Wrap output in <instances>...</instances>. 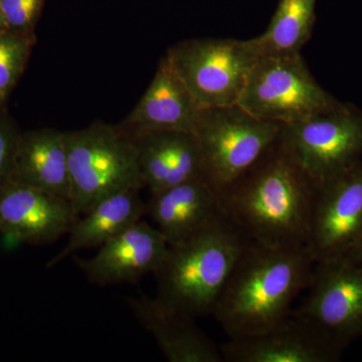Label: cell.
Wrapping results in <instances>:
<instances>
[{"label": "cell", "instance_id": "cell-16", "mask_svg": "<svg viewBox=\"0 0 362 362\" xmlns=\"http://www.w3.org/2000/svg\"><path fill=\"white\" fill-rule=\"evenodd\" d=\"M138 322L153 337L170 362H225L221 346L197 327L194 318L176 310L156 296L128 299Z\"/></svg>", "mask_w": 362, "mask_h": 362}, {"label": "cell", "instance_id": "cell-23", "mask_svg": "<svg viewBox=\"0 0 362 362\" xmlns=\"http://www.w3.org/2000/svg\"><path fill=\"white\" fill-rule=\"evenodd\" d=\"M21 134L7 119L0 118V190L11 181Z\"/></svg>", "mask_w": 362, "mask_h": 362}, {"label": "cell", "instance_id": "cell-18", "mask_svg": "<svg viewBox=\"0 0 362 362\" xmlns=\"http://www.w3.org/2000/svg\"><path fill=\"white\" fill-rule=\"evenodd\" d=\"M11 181L71 202L66 133L52 128L21 133Z\"/></svg>", "mask_w": 362, "mask_h": 362}, {"label": "cell", "instance_id": "cell-8", "mask_svg": "<svg viewBox=\"0 0 362 362\" xmlns=\"http://www.w3.org/2000/svg\"><path fill=\"white\" fill-rule=\"evenodd\" d=\"M281 142L318 188L362 160V115L338 102L283 126Z\"/></svg>", "mask_w": 362, "mask_h": 362}, {"label": "cell", "instance_id": "cell-12", "mask_svg": "<svg viewBox=\"0 0 362 362\" xmlns=\"http://www.w3.org/2000/svg\"><path fill=\"white\" fill-rule=\"evenodd\" d=\"M78 218L71 202L58 195L13 181L0 190V233L11 242L52 244Z\"/></svg>", "mask_w": 362, "mask_h": 362}, {"label": "cell", "instance_id": "cell-22", "mask_svg": "<svg viewBox=\"0 0 362 362\" xmlns=\"http://www.w3.org/2000/svg\"><path fill=\"white\" fill-rule=\"evenodd\" d=\"M44 0H1V13L6 30L33 37Z\"/></svg>", "mask_w": 362, "mask_h": 362}, {"label": "cell", "instance_id": "cell-6", "mask_svg": "<svg viewBox=\"0 0 362 362\" xmlns=\"http://www.w3.org/2000/svg\"><path fill=\"white\" fill-rule=\"evenodd\" d=\"M261 57L255 37L187 40L173 45L166 54L202 109L238 105Z\"/></svg>", "mask_w": 362, "mask_h": 362}, {"label": "cell", "instance_id": "cell-10", "mask_svg": "<svg viewBox=\"0 0 362 362\" xmlns=\"http://www.w3.org/2000/svg\"><path fill=\"white\" fill-rule=\"evenodd\" d=\"M362 235V160L317 188L307 250L314 263L346 256Z\"/></svg>", "mask_w": 362, "mask_h": 362}, {"label": "cell", "instance_id": "cell-19", "mask_svg": "<svg viewBox=\"0 0 362 362\" xmlns=\"http://www.w3.org/2000/svg\"><path fill=\"white\" fill-rule=\"evenodd\" d=\"M139 192L129 189L111 195L78 216L68 233L66 246L47 262V268L58 266L81 250L100 247L142 221L146 214V204Z\"/></svg>", "mask_w": 362, "mask_h": 362}, {"label": "cell", "instance_id": "cell-5", "mask_svg": "<svg viewBox=\"0 0 362 362\" xmlns=\"http://www.w3.org/2000/svg\"><path fill=\"white\" fill-rule=\"evenodd\" d=\"M283 125L262 120L239 105L204 109L194 135L204 176L218 194L243 177L280 140Z\"/></svg>", "mask_w": 362, "mask_h": 362}, {"label": "cell", "instance_id": "cell-13", "mask_svg": "<svg viewBox=\"0 0 362 362\" xmlns=\"http://www.w3.org/2000/svg\"><path fill=\"white\" fill-rule=\"evenodd\" d=\"M221 349L225 362H335L344 350L293 311L276 327L230 338Z\"/></svg>", "mask_w": 362, "mask_h": 362}, {"label": "cell", "instance_id": "cell-9", "mask_svg": "<svg viewBox=\"0 0 362 362\" xmlns=\"http://www.w3.org/2000/svg\"><path fill=\"white\" fill-rule=\"evenodd\" d=\"M307 290L293 313L342 349L362 338V264L344 259L315 264Z\"/></svg>", "mask_w": 362, "mask_h": 362}, {"label": "cell", "instance_id": "cell-25", "mask_svg": "<svg viewBox=\"0 0 362 362\" xmlns=\"http://www.w3.org/2000/svg\"><path fill=\"white\" fill-rule=\"evenodd\" d=\"M6 30V26H4V18H2L1 13V0H0V30Z\"/></svg>", "mask_w": 362, "mask_h": 362}, {"label": "cell", "instance_id": "cell-15", "mask_svg": "<svg viewBox=\"0 0 362 362\" xmlns=\"http://www.w3.org/2000/svg\"><path fill=\"white\" fill-rule=\"evenodd\" d=\"M146 214L173 246L201 232L223 211L220 194L202 176L151 194Z\"/></svg>", "mask_w": 362, "mask_h": 362}, {"label": "cell", "instance_id": "cell-1", "mask_svg": "<svg viewBox=\"0 0 362 362\" xmlns=\"http://www.w3.org/2000/svg\"><path fill=\"white\" fill-rule=\"evenodd\" d=\"M316 192L280 138L249 173L220 195L221 211L254 244L307 249Z\"/></svg>", "mask_w": 362, "mask_h": 362}, {"label": "cell", "instance_id": "cell-17", "mask_svg": "<svg viewBox=\"0 0 362 362\" xmlns=\"http://www.w3.org/2000/svg\"><path fill=\"white\" fill-rule=\"evenodd\" d=\"M133 139L142 180L150 194L206 177L201 147L192 133H152Z\"/></svg>", "mask_w": 362, "mask_h": 362}, {"label": "cell", "instance_id": "cell-14", "mask_svg": "<svg viewBox=\"0 0 362 362\" xmlns=\"http://www.w3.org/2000/svg\"><path fill=\"white\" fill-rule=\"evenodd\" d=\"M202 110L165 56L148 88L119 126L132 138L163 132L194 134Z\"/></svg>", "mask_w": 362, "mask_h": 362}, {"label": "cell", "instance_id": "cell-2", "mask_svg": "<svg viewBox=\"0 0 362 362\" xmlns=\"http://www.w3.org/2000/svg\"><path fill=\"white\" fill-rule=\"evenodd\" d=\"M314 266L306 247L276 249L250 242L211 315L228 338L266 332L291 315L293 302L310 285Z\"/></svg>", "mask_w": 362, "mask_h": 362}, {"label": "cell", "instance_id": "cell-3", "mask_svg": "<svg viewBox=\"0 0 362 362\" xmlns=\"http://www.w3.org/2000/svg\"><path fill=\"white\" fill-rule=\"evenodd\" d=\"M249 243L223 214L201 232L169 246L154 274L156 297L194 319L213 314Z\"/></svg>", "mask_w": 362, "mask_h": 362}, {"label": "cell", "instance_id": "cell-21", "mask_svg": "<svg viewBox=\"0 0 362 362\" xmlns=\"http://www.w3.org/2000/svg\"><path fill=\"white\" fill-rule=\"evenodd\" d=\"M33 44L30 35L0 30V104L6 101L23 75Z\"/></svg>", "mask_w": 362, "mask_h": 362}, {"label": "cell", "instance_id": "cell-4", "mask_svg": "<svg viewBox=\"0 0 362 362\" xmlns=\"http://www.w3.org/2000/svg\"><path fill=\"white\" fill-rule=\"evenodd\" d=\"M66 133L71 204L78 216L111 195L145 187L134 139L119 124L95 122Z\"/></svg>", "mask_w": 362, "mask_h": 362}, {"label": "cell", "instance_id": "cell-7", "mask_svg": "<svg viewBox=\"0 0 362 362\" xmlns=\"http://www.w3.org/2000/svg\"><path fill=\"white\" fill-rule=\"evenodd\" d=\"M337 103L312 76L299 52L262 56L238 105L257 118L286 126Z\"/></svg>", "mask_w": 362, "mask_h": 362}, {"label": "cell", "instance_id": "cell-11", "mask_svg": "<svg viewBox=\"0 0 362 362\" xmlns=\"http://www.w3.org/2000/svg\"><path fill=\"white\" fill-rule=\"evenodd\" d=\"M98 249L89 259L71 257L88 282L105 287L135 284L144 276L156 274L168 255L169 245L156 226L142 220Z\"/></svg>", "mask_w": 362, "mask_h": 362}, {"label": "cell", "instance_id": "cell-20", "mask_svg": "<svg viewBox=\"0 0 362 362\" xmlns=\"http://www.w3.org/2000/svg\"><path fill=\"white\" fill-rule=\"evenodd\" d=\"M317 0H279L266 32L255 37L262 56L301 52L310 40Z\"/></svg>", "mask_w": 362, "mask_h": 362}, {"label": "cell", "instance_id": "cell-24", "mask_svg": "<svg viewBox=\"0 0 362 362\" xmlns=\"http://www.w3.org/2000/svg\"><path fill=\"white\" fill-rule=\"evenodd\" d=\"M350 263L362 264V235L356 244L347 252L346 256L341 259Z\"/></svg>", "mask_w": 362, "mask_h": 362}]
</instances>
